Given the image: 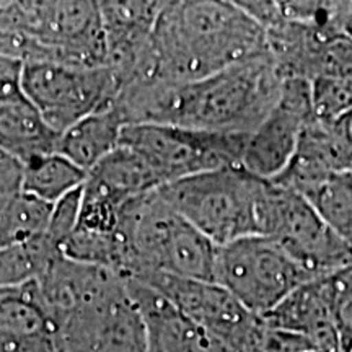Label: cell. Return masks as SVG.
<instances>
[{"label":"cell","instance_id":"25","mask_svg":"<svg viewBox=\"0 0 352 352\" xmlns=\"http://www.w3.org/2000/svg\"><path fill=\"white\" fill-rule=\"evenodd\" d=\"M336 26L346 34L347 38H351L352 41V0L347 2V6L342 8L340 15H338Z\"/></svg>","mask_w":352,"mask_h":352},{"label":"cell","instance_id":"14","mask_svg":"<svg viewBox=\"0 0 352 352\" xmlns=\"http://www.w3.org/2000/svg\"><path fill=\"white\" fill-rule=\"evenodd\" d=\"M108 38V65L124 77L147 43L164 0H98Z\"/></svg>","mask_w":352,"mask_h":352},{"label":"cell","instance_id":"26","mask_svg":"<svg viewBox=\"0 0 352 352\" xmlns=\"http://www.w3.org/2000/svg\"><path fill=\"white\" fill-rule=\"evenodd\" d=\"M334 124H336L338 129L342 134V138H344L347 142L352 145V109L351 111H347L344 116H341L338 121H333Z\"/></svg>","mask_w":352,"mask_h":352},{"label":"cell","instance_id":"20","mask_svg":"<svg viewBox=\"0 0 352 352\" xmlns=\"http://www.w3.org/2000/svg\"><path fill=\"white\" fill-rule=\"evenodd\" d=\"M310 90L316 120L338 121L352 109V78H316Z\"/></svg>","mask_w":352,"mask_h":352},{"label":"cell","instance_id":"5","mask_svg":"<svg viewBox=\"0 0 352 352\" xmlns=\"http://www.w3.org/2000/svg\"><path fill=\"white\" fill-rule=\"evenodd\" d=\"M214 280L264 316L314 277L271 236L250 235L219 246Z\"/></svg>","mask_w":352,"mask_h":352},{"label":"cell","instance_id":"12","mask_svg":"<svg viewBox=\"0 0 352 352\" xmlns=\"http://www.w3.org/2000/svg\"><path fill=\"white\" fill-rule=\"evenodd\" d=\"M124 277L129 296L142 318L148 352H233L153 285L138 277Z\"/></svg>","mask_w":352,"mask_h":352},{"label":"cell","instance_id":"2","mask_svg":"<svg viewBox=\"0 0 352 352\" xmlns=\"http://www.w3.org/2000/svg\"><path fill=\"white\" fill-rule=\"evenodd\" d=\"M266 51L267 26L228 0H164L118 90L144 82H195Z\"/></svg>","mask_w":352,"mask_h":352},{"label":"cell","instance_id":"15","mask_svg":"<svg viewBox=\"0 0 352 352\" xmlns=\"http://www.w3.org/2000/svg\"><path fill=\"white\" fill-rule=\"evenodd\" d=\"M60 134L28 100L0 103V155L23 166L57 152Z\"/></svg>","mask_w":352,"mask_h":352},{"label":"cell","instance_id":"22","mask_svg":"<svg viewBox=\"0 0 352 352\" xmlns=\"http://www.w3.org/2000/svg\"><path fill=\"white\" fill-rule=\"evenodd\" d=\"M258 352H328L303 334L274 328L264 321Z\"/></svg>","mask_w":352,"mask_h":352},{"label":"cell","instance_id":"6","mask_svg":"<svg viewBox=\"0 0 352 352\" xmlns=\"http://www.w3.org/2000/svg\"><path fill=\"white\" fill-rule=\"evenodd\" d=\"M248 134L209 132L170 124H129L121 144L139 152L162 186L206 171L241 165Z\"/></svg>","mask_w":352,"mask_h":352},{"label":"cell","instance_id":"18","mask_svg":"<svg viewBox=\"0 0 352 352\" xmlns=\"http://www.w3.org/2000/svg\"><path fill=\"white\" fill-rule=\"evenodd\" d=\"M88 173L63 153L54 152L21 166V191L56 204L85 184Z\"/></svg>","mask_w":352,"mask_h":352},{"label":"cell","instance_id":"19","mask_svg":"<svg viewBox=\"0 0 352 352\" xmlns=\"http://www.w3.org/2000/svg\"><path fill=\"white\" fill-rule=\"evenodd\" d=\"M305 197L329 226L352 245V170L331 176Z\"/></svg>","mask_w":352,"mask_h":352},{"label":"cell","instance_id":"11","mask_svg":"<svg viewBox=\"0 0 352 352\" xmlns=\"http://www.w3.org/2000/svg\"><path fill=\"white\" fill-rule=\"evenodd\" d=\"M314 118L310 82L285 78L276 107L248 135L241 166L263 179H276L292 162L303 131Z\"/></svg>","mask_w":352,"mask_h":352},{"label":"cell","instance_id":"1","mask_svg":"<svg viewBox=\"0 0 352 352\" xmlns=\"http://www.w3.org/2000/svg\"><path fill=\"white\" fill-rule=\"evenodd\" d=\"M285 77L270 51L195 82H144L120 88L114 107L129 124L252 134L272 111Z\"/></svg>","mask_w":352,"mask_h":352},{"label":"cell","instance_id":"16","mask_svg":"<svg viewBox=\"0 0 352 352\" xmlns=\"http://www.w3.org/2000/svg\"><path fill=\"white\" fill-rule=\"evenodd\" d=\"M126 122L114 104L83 118L60 134L57 152L90 173L96 165L120 147Z\"/></svg>","mask_w":352,"mask_h":352},{"label":"cell","instance_id":"4","mask_svg":"<svg viewBox=\"0 0 352 352\" xmlns=\"http://www.w3.org/2000/svg\"><path fill=\"white\" fill-rule=\"evenodd\" d=\"M270 183L235 165L176 179L158 192L209 240L223 246L263 235Z\"/></svg>","mask_w":352,"mask_h":352},{"label":"cell","instance_id":"10","mask_svg":"<svg viewBox=\"0 0 352 352\" xmlns=\"http://www.w3.org/2000/svg\"><path fill=\"white\" fill-rule=\"evenodd\" d=\"M153 285L184 315L223 341L233 352H258L264 320L215 280L166 274L132 276Z\"/></svg>","mask_w":352,"mask_h":352},{"label":"cell","instance_id":"21","mask_svg":"<svg viewBox=\"0 0 352 352\" xmlns=\"http://www.w3.org/2000/svg\"><path fill=\"white\" fill-rule=\"evenodd\" d=\"M333 320L342 352L352 347V263L329 276Z\"/></svg>","mask_w":352,"mask_h":352},{"label":"cell","instance_id":"17","mask_svg":"<svg viewBox=\"0 0 352 352\" xmlns=\"http://www.w3.org/2000/svg\"><path fill=\"white\" fill-rule=\"evenodd\" d=\"M88 179L126 201L162 188L160 176L152 165L139 152L122 144L88 173Z\"/></svg>","mask_w":352,"mask_h":352},{"label":"cell","instance_id":"23","mask_svg":"<svg viewBox=\"0 0 352 352\" xmlns=\"http://www.w3.org/2000/svg\"><path fill=\"white\" fill-rule=\"evenodd\" d=\"M26 60L0 52V103L23 98V72Z\"/></svg>","mask_w":352,"mask_h":352},{"label":"cell","instance_id":"7","mask_svg":"<svg viewBox=\"0 0 352 352\" xmlns=\"http://www.w3.org/2000/svg\"><path fill=\"white\" fill-rule=\"evenodd\" d=\"M263 235L271 236L314 279L331 276L352 263V245L324 220L318 209L284 184L270 183Z\"/></svg>","mask_w":352,"mask_h":352},{"label":"cell","instance_id":"3","mask_svg":"<svg viewBox=\"0 0 352 352\" xmlns=\"http://www.w3.org/2000/svg\"><path fill=\"white\" fill-rule=\"evenodd\" d=\"M121 240V274L214 280L219 246L176 212L158 189L126 202Z\"/></svg>","mask_w":352,"mask_h":352},{"label":"cell","instance_id":"24","mask_svg":"<svg viewBox=\"0 0 352 352\" xmlns=\"http://www.w3.org/2000/svg\"><path fill=\"white\" fill-rule=\"evenodd\" d=\"M228 2L250 13L254 19L261 21L264 26H271L283 20L276 0H228Z\"/></svg>","mask_w":352,"mask_h":352},{"label":"cell","instance_id":"27","mask_svg":"<svg viewBox=\"0 0 352 352\" xmlns=\"http://www.w3.org/2000/svg\"><path fill=\"white\" fill-rule=\"evenodd\" d=\"M349 352H352V347H351V351H349Z\"/></svg>","mask_w":352,"mask_h":352},{"label":"cell","instance_id":"8","mask_svg":"<svg viewBox=\"0 0 352 352\" xmlns=\"http://www.w3.org/2000/svg\"><path fill=\"white\" fill-rule=\"evenodd\" d=\"M116 91V77L109 65L50 60H28L25 64V98L59 134L113 104Z\"/></svg>","mask_w":352,"mask_h":352},{"label":"cell","instance_id":"13","mask_svg":"<svg viewBox=\"0 0 352 352\" xmlns=\"http://www.w3.org/2000/svg\"><path fill=\"white\" fill-rule=\"evenodd\" d=\"M267 324L310 338L328 352H342L334 328L329 276L308 280L263 316Z\"/></svg>","mask_w":352,"mask_h":352},{"label":"cell","instance_id":"9","mask_svg":"<svg viewBox=\"0 0 352 352\" xmlns=\"http://www.w3.org/2000/svg\"><path fill=\"white\" fill-rule=\"evenodd\" d=\"M25 60L108 65V38L98 0H38Z\"/></svg>","mask_w":352,"mask_h":352}]
</instances>
